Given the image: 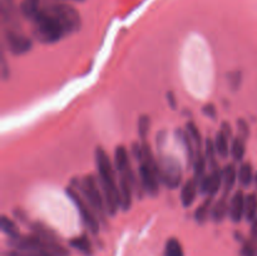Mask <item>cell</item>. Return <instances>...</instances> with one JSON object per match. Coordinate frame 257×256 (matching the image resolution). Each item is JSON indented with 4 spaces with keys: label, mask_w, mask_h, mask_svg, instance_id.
<instances>
[{
    "label": "cell",
    "mask_w": 257,
    "mask_h": 256,
    "mask_svg": "<svg viewBox=\"0 0 257 256\" xmlns=\"http://www.w3.org/2000/svg\"><path fill=\"white\" fill-rule=\"evenodd\" d=\"M33 34L44 44H53L72 34L68 14L62 3H52L42 8L33 20Z\"/></svg>",
    "instance_id": "1"
},
{
    "label": "cell",
    "mask_w": 257,
    "mask_h": 256,
    "mask_svg": "<svg viewBox=\"0 0 257 256\" xmlns=\"http://www.w3.org/2000/svg\"><path fill=\"white\" fill-rule=\"evenodd\" d=\"M95 163H97L100 187H102L105 205H107V211L110 215H114L120 207L119 187L115 183L114 172H113L109 157L102 147H98L95 150Z\"/></svg>",
    "instance_id": "2"
},
{
    "label": "cell",
    "mask_w": 257,
    "mask_h": 256,
    "mask_svg": "<svg viewBox=\"0 0 257 256\" xmlns=\"http://www.w3.org/2000/svg\"><path fill=\"white\" fill-rule=\"evenodd\" d=\"M9 245L14 250L28 251V252L47 253L50 256H68L69 252L65 247L58 243V241H48L37 235H28L10 238Z\"/></svg>",
    "instance_id": "3"
},
{
    "label": "cell",
    "mask_w": 257,
    "mask_h": 256,
    "mask_svg": "<svg viewBox=\"0 0 257 256\" xmlns=\"http://www.w3.org/2000/svg\"><path fill=\"white\" fill-rule=\"evenodd\" d=\"M158 176L160 181L170 190H176L182 183V167L178 160L173 156L162 155L158 160Z\"/></svg>",
    "instance_id": "4"
},
{
    "label": "cell",
    "mask_w": 257,
    "mask_h": 256,
    "mask_svg": "<svg viewBox=\"0 0 257 256\" xmlns=\"http://www.w3.org/2000/svg\"><path fill=\"white\" fill-rule=\"evenodd\" d=\"M78 186L80 188V192L84 196V200L90 205V207L94 210L95 213H99L102 218L104 217L107 211L104 196L100 192L98 183L93 176H85L82 180L78 181Z\"/></svg>",
    "instance_id": "5"
},
{
    "label": "cell",
    "mask_w": 257,
    "mask_h": 256,
    "mask_svg": "<svg viewBox=\"0 0 257 256\" xmlns=\"http://www.w3.org/2000/svg\"><path fill=\"white\" fill-rule=\"evenodd\" d=\"M67 195L75 205L80 215V218H82L83 223L87 226L88 230H90L92 233H98V231H99V222H98L97 217H95L94 210L90 207L89 203L74 190V187H68Z\"/></svg>",
    "instance_id": "6"
},
{
    "label": "cell",
    "mask_w": 257,
    "mask_h": 256,
    "mask_svg": "<svg viewBox=\"0 0 257 256\" xmlns=\"http://www.w3.org/2000/svg\"><path fill=\"white\" fill-rule=\"evenodd\" d=\"M135 175H133L132 170L128 168L125 172H122L119 183H118V187H119L120 208H122L123 211H128L131 208V206H132V195L133 190H135Z\"/></svg>",
    "instance_id": "7"
},
{
    "label": "cell",
    "mask_w": 257,
    "mask_h": 256,
    "mask_svg": "<svg viewBox=\"0 0 257 256\" xmlns=\"http://www.w3.org/2000/svg\"><path fill=\"white\" fill-rule=\"evenodd\" d=\"M140 180L141 187L146 193L151 196H157L160 192V176L147 163H140Z\"/></svg>",
    "instance_id": "8"
},
{
    "label": "cell",
    "mask_w": 257,
    "mask_h": 256,
    "mask_svg": "<svg viewBox=\"0 0 257 256\" xmlns=\"http://www.w3.org/2000/svg\"><path fill=\"white\" fill-rule=\"evenodd\" d=\"M222 186V170L220 167L211 170V173L205 175L198 181V191L207 197H213Z\"/></svg>",
    "instance_id": "9"
},
{
    "label": "cell",
    "mask_w": 257,
    "mask_h": 256,
    "mask_svg": "<svg viewBox=\"0 0 257 256\" xmlns=\"http://www.w3.org/2000/svg\"><path fill=\"white\" fill-rule=\"evenodd\" d=\"M5 42L8 48L14 55H23L30 52L33 47V40L15 30H7L5 33Z\"/></svg>",
    "instance_id": "10"
},
{
    "label": "cell",
    "mask_w": 257,
    "mask_h": 256,
    "mask_svg": "<svg viewBox=\"0 0 257 256\" xmlns=\"http://www.w3.org/2000/svg\"><path fill=\"white\" fill-rule=\"evenodd\" d=\"M245 201L246 196L242 190H237L230 201V210H228V216L233 222H240L245 217Z\"/></svg>",
    "instance_id": "11"
},
{
    "label": "cell",
    "mask_w": 257,
    "mask_h": 256,
    "mask_svg": "<svg viewBox=\"0 0 257 256\" xmlns=\"http://www.w3.org/2000/svg\"><path fill=\"white\" fill-rule=\"evenodd\" d=\"M176 137H177L178 142L185 147L186 155H187V165L188 167L193 165V161H195L196 155H197V150L195 147V143L191 140L190 135L187 133V131L183 130H177L176 131Z\"/></svg>",
    "instance_id": "12"
},
{
    "label": "cell",
    "mask_w": 257,
    "mask_h": 256,
    "mask_svg": "<svg viewBox=\"0 0 257 256\" xmlns=\"http://www.w3.org/2000/svg\"><path fill=\"white\" fill-rule=\"evenodd\" d=\"M198 192V182L195 180V178H191L188 180L185 185L181 188V202L185 207H190V206L193 205L196 200V196H197Z\"/></svg>",
    "instance_id": "13"
},
{
    "label": "cell",
    "mask_w": 257,
    "mask_h": 256,
    "mask_svg": "<svg viewBox=\"0 0 257 256\" xmlns=\"http://www.w3.org/2000/svg\"><path fill=\"white\" fill-rule=\"evenodd\" d=\"M237 181V170L233 163H228L222 170V187L223 196H227Z\"/></svg>",
    "instance_id": "14"
},
{
    "label": "cell",
    "mask_w": 257,
    "mask_h": 256,
    "mask_svg": "<svg viewBox=\"0 0 257 256\" xmlns=\"http://www.w3.org/2000/svg\"><path fill=\"white\" fill-rule=\"evenodd\" d=\"M19 9L23 17L29 20H34L42 10V5L40 0H22Z\"/></svg>",
    "instance_id": "15"
},
{
    "label": "cell",
    "mask_w": 257,
    "mask_h": 256,
    "mask_svg": "<svg viewBox=\"0 0 257 256\" xmlns=\"http://www.w3.org/2000/svg\"><path fill=\"white\" fill-rule=\"evenodd\" d=\"M228 210H230V202H227V196H223L215 205H212L211 218L215 222H222L223 218L228 215Z\"/></svg>",
    "instance_id": "16"
},
{
    "label": "cell",
    "mask_w": 257,
    "mask_h": 256,
    "mask_svg": "<svg viewBox=\"0 0 257 256\" xmlns=\"http://www.w3.org/2000/svg\"><path fill=\"white\" fill-rule=\"evenodd\" d=\"M253 178H255V172H253L252 165L248 162L241 163L237 171V181L240 185L245 188L250 187L253 183Z\"/></svg>",
    "instance_id": "17"
},
{
    "label": "cell",
    "mask_w": 257,
    "mask_h": 256,
    "mask_svg": "<svg viewBox=\"0 0 257 256\" xmlns=\"http://www.w3.org/2000/svg\"><path fill=\"white\" fill-rule=\"evenodd\" d=\"M114 165L115 168L120 172H125L130 168V158L128 151L124 146H118L114 152Z\"/></svg>",
    "instance_id": "18"
},
{
    "label": "cell",
    "mask_w": 257,
    "mask_h": 256,
    "mask_svg": "<svg viewBox=\"0 0 257 256\" xmlns=\"http://www.w3.org/2000/svg\"><path fill=\"white\" fill-rule=\"evenodd\" d=\"M228 140H230V138H228L227 136L223 135L221 131L216 135L215 147L216 151H217V155L220 156L222 160H226V158L231 155V147L230 143H228Z\"/></svg>",
    "instance_id": "19"
},
{
    "label": "cell",
    "mask_w": 257,
    "mask_h": 256,
    "mask_svg": "<svg viewBox=\"0 0 257 256\" xmlns=\"http://www.w3.org/2000/svg\"><path fill=\"white\" fill-rule=\"evenodd\" d=\"M212 198L213 197H206V200L201 203L195 211V220L198 223H205L211 216V210H212Z\"/></svg>",
    "instance_id": "20"
},
{
    "label": "cell",
    "mask_w": 257,
    "mask_h": 256,
    "mask_svg": "<svg viewBox=\"0 0 257 256\" xmlns=\"http://www.w3.org/2000/svg\"><path fill=\"white\" fill-rule=\"evenodd\" d=\"M69 245L77 251H79V252L84 253V255H92V243H90L89 238L85 235L77 236V237L72 238L69 241Z\"/></svg>",
    "instance_id": "21"
},
{
    "label": "cell",
    "mask_w": 257,
    "mask_h": 256,
    "mask_svg": "<svg viewBox=\"0 0 257 256\" xmlns=\"http://www.w3.org/2000/svg\"><path fill=\"white\" fill-rule=\"evenodd\" d=\"M30 228H32V231L34 232V235L39 236V237L44 238V240L58 241L57 233H55L53 230H50L49 227H47L45 225H43V223L34 222L30 225Z\"/></svg>",
    "instance_id": "22"
},
{
    "label": "cell",
    "mask_w": 257,
    "mask_h": 256,
    "mask_svg": "<svg viewBox=\"0 0 257 256\" xmlns=\"http://www.w3.org/2000/svg\"><path fill=\"white\" fill-rule=\"evenodd\" d=\"M257 216V193H248L245 201V218L252 222Z\"/></svg>",
    "instance_id": "23"
},
{
    "label": "cell",
    "mask_w": 257,
    "mask_h": 256,
    "mask_svg": "<svg viewBox=\"0 0 257 256\" xmlns=\"http://www.w3.org/2000/svg\"><path fill=\"white\" fill-rule=\"evenodd\" d=\"M246 153V145L245 140L241 137L232 138V142H231V156H232L233 160L236 162H241L245 157Z\"/></svg>",
    "instance_id": "24"
},
{
    "label": "cell",
    "mask_w": 257,
    "mask_h": 256,
    "mask_svg": "<svg viewBox=\"0 0 257 256\" xmlns=\"http://www.w3.org/2000/svg\"><path fill=\"white\" fill-rule=\"evenodd\" d=\"M0 227H2L3 232H4L9 238H15L20 236L19 228H18L17 223L13 220H10L8 216H2V218H0Z\"/></svg>",
    "instance_id": "25"
},
{
    "label": "cell",
    "mask_w": 257,
    "mask_h": 256,
    "mask_svg": "<svg viewBox=\"0 0 257 256\" xmlns=\"http://www.w3.org/2000/svg\"><path fill=\"white\" fill-rule=\"evenodd\" d=\"M206 162H207V160H206L205 156H203L201 152H197V155H196L195 161H193V165H192L193 178H195L197 182L203 177V176L206 175L205 173Z\"/></svg>",
    "instance_id": "26"
},
{
    "label": "cell",
    "mask_w": 257,
    "mask_h": 256,
    "mask_svg": "<svg viewBox=\"0 0 257 256\" xmlns=\"http://www.w3.org/2000/svg\"><path fill=\"white\" fill-rule=\"evenodd\" d=\"M216 155H217V151H216L215 147V141H212L211 138H207L205 142V157L206 160H207V162L210 163L211 170L218 167Z\"/></svg>",
    "instance_id": "27"
},
{
    "label": "cell",
    "mask_w": 257,
    "mask_h": 256,
    "mask_svg": "<svg viewBox=\"0 0 257 256\" xmlns=\"http://www.w3.org/2000/svg\"><path fill=\"white\" fill-rule=\"evenodd\" d=\"M186 131H187L191 140H192L193 143H195L197 152H201V147H202V135H201L197 125H196L192 120H191V122H187V124H186Z\"/></svg>",
    "instance_id": "28"
},
{
    "label": "cell",
    "mask_w": 257,
    "mask_h": 256,
    "mask_svg": "<svg viewBox=\"0 0 257 256\" xmlns=\"http://www.w3.org/2000/svg\"><path fill=\"white\" fill-rule=\"evenodd\" d=\"M165 256H185L182 245L177 238L172 237L167 241L165 248Z\"/></svg>",
    "instance_id": "29"
},
{
    "label": "cell",
    "mask_w": 257,
    "mask_h": 256,
    "mask_svg": "<svg viewBox=\"0 0 257 256\" xmlns=\"http://www.w3.org/2000/svg\"><path fill=\"white\" fill-rule=\"evenodd\" d=\"M226 80H227L228 88H230L231 90H237L238 88L241 87V84H242V73H241L240 70L228 72Z\"/></svg>",
    "instance_id": "30"
},
{
    "label": "cell",
    "mask_w": 257,
    "mask_h": 256,
    "mask_svg": "<svg viewBox=\"0 0 257 256\" xmlns=\"http://www.w3.org/2000/svg\"><path fill=\"white\" fill-rule=\"evenodd\" d=\"M151 127V118L147 114L141 115L140 119H138V135H140L141 140L145 142V140L147 138L148 131Z\"/></svg>",
    "instance_id": "31"
},
{
    "label": "cell",
    "mask_w": 257,
    "mask_h": 256,
    "mask_svg": "<svg viewBox=\"0 0 257 256\" xmlns=\"http://www.w3.org/2000/svg\"><path fill=\"white\" fill-rule=\"evenodd\" d=\"M241 256H257V242L251 240H243L241 246Z\"/></svg>",
    "instance_id": "32"
},
{
    "label": "cell",
    "mask_w": 257,
    "mask_h": 256,
    "mask_svg": "<svg viewBox=\"0 0 257 256\" xmlns=\"http://www.w3.org/2000/svg\"><path fill=\"white\" fill-rule=\"evenodd\" d=\"M237 130H238V137L243 138V140H247L250 137V127H248V123L245 119L240 118L237 119Z\"/></svg>",
    "instance_id": "33"
},
{
    "label": "cell",
    "mask_w": 257,
    "mask_h": 256,
    "mask_svg": "<svg viewBox=\"0 0 257 256\" xmlns=\"http://www.w3.org/2000/svg\"><path fill=\"white\" fill-rule=\"evenodd\" d=\"M131 151H132L133 157H135L137 161H140V162H142L143 161V143L133 142Z\"/></svg>",
    "instance_id": "34"
},
{
    "label": "cell",
    "mask_w": 257,
    "mask_h": 256,
    "mask_svg": "<svg viewBox=\"0 0 257 256\" xmlns=\"http://www.w3.org/2000/svg\"><path fill=\"white\" fill-rule=\"evenodd\" d=\"M202 112L210 119H216L217 118V109H216L215 104H212V103H207V104L203 105Z\"/></svg>",
    "instance_id": "35"
},
{
    "label": "cell",
    "mask_w": 257,
    "mask_h": 256,
    "mask_svg": "<svg viewBox=\"0 0 257 256\" xmlns=\"http://www.w3.org/2000/svg\"><path fill=\"white\" fill-rule=\"evenodd\" d=\"M221 132L223 133L225 136H227L228 138L232 136V127H231V124L228 122H222L221 123Z\"/></svg>",
    "instance_id": "36"
},
{
    "label": "cell",
    "mask_w": 257,
    "mask_h": 256,
    "mask_svg": "<svg viewBox=\"0 0 257 256\" xmlns=\"http://www.w3.org/2000/svg\"><path fill=\"white\" fill-rule=\"evenodd\" d=\"M166 136H167L166 131H161V132H158V135H157V146H158V148H160V151L162 150L163 146H165Z\"/></svg>",
    "instance_id": "37"
},
{
    "label": "cell",
    "mask_w": 257,
    "mask_h": 256,
    "mask_svg": "<svg viewBox=\"0 0 257 256\" xmlns=\"http://www.w3.org/2000/svg\"><path fill=\"white\" fill-rule=\"evenodd\" d=\"M167 102H168V105H170L172 109H176V108H177V100H176L175 93L173 92L167 93Z\"/></svg>",
    "instance_id": "38"
},
{
    "label": "cell",
    "mask_w": 257,
    "mask_h": 256,
    "mask_svg": "<svg viewBox=\"0 0 257 256\" xmlns=\"http://www.w3.org/2000/svg\"><path fill=\"white\" fill-rule=\"evenodd\" d=\"M251 238L257 242V216L255 220L251 222Z\"/></svg>",
    "instance_id": "39"
},
{
    "label": "cell",
    "mask_w": 257,
    "mask_h": 256,
    "mask_svg": "<svg viewBox=\"0 0 257 256\" xmlns=\"http://www.w3.org/2000/svg\"><path fill=\"white\" fill-rule=\"evenodd\" d=\"M2 73H3V78H4V79H7V78H8V74H9V69H8L7 60H5V58H4V57H3V68H2Z\"/></svg>",
    "instance_id": "40"
},
{
    "label": "cell",
    "mask_w": 257,
    "mask_h": 256,
    "mask_svg": "<svg viewBox=\"0 0 257 256\" xmlns=\"http://www.w3.org/2000/svg\"><path fill=\"white\" fill-rule=\"evenodd\" d=\"M14 0H3V4H7V5H13Z\"/></svg>",
    "instance_id": "41"
},
{
    "label": "cell",
    "mask_w": 257,
    "mask_h": 256,
    "mask_svg": "<svg viewBox=\"0 0 257 256\" xmlns=\"http://www.w3.org/2000/svg\"><path fill=\"white\" fill-rule=\"evenodd\" d=\"M253 186H255V188L257 191V172L255 173V178H253Z\"/></svg>",
    "instance_id": "42"
},
{
    "label": "cell",
    "mask_w": 257,
    "mask_h": 256,
    "mask_svg": "<svg viewBox=\"0 0 257 256\" xmlns=\"http://www.w3.org/2000/svg\"><path fill=\"white\" fill-rule=\"evenodd\" d=\"M64 2H77V3H82L84 0H64Z\"/></svg>",
    "instance_id": "43"
}]
</instances>
